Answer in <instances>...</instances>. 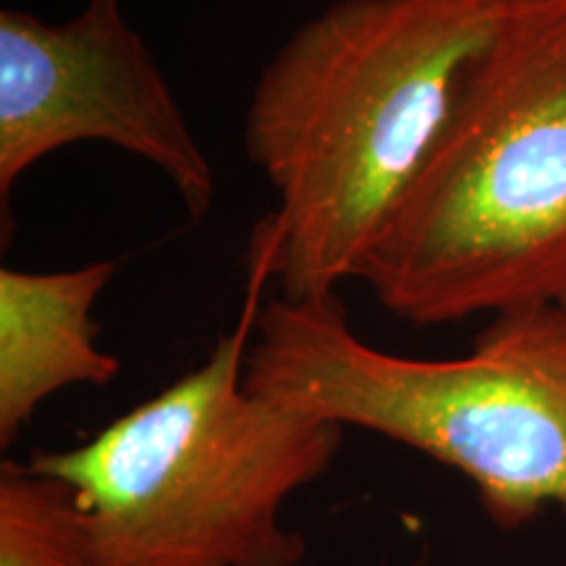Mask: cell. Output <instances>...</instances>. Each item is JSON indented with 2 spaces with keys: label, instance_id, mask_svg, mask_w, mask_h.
Masks as SVG:
<instances>
[{
  "label": "cell",
  "instance_id": "1",
  "mask_svg": "<svg viewBox=\"0 0 566 566\" xmlns=\"http://www.w3.org/2000/svg\"><path fill=\"white\" fill-rule=\"evenodd\" d=\"M514 3L336 0L271 55L244 111V150L279 197L268 221L281 296L315 300L359 279Z\"/></svg>",
  "mask_w": 566,
  "mask_h": 566
},
{
  "label": "cell",
  "instance_id": "2",
  "mask_svg": "<svg viewBox=\"0 0 566 566\" xmlns=\"http://www.w3.org/2000/svg\"><path fill=\"white\" fill-rule=\"evenodd\" d=\"M271 281L265 216L247 254L242 315L205 363L87 443L27 462L74 488L103 566H300L307 556V541L281 512L328 472L344 428L247 386Z\"/></svg>",
  "mask_w": 566,
  "mask_h": 566
},
{
  "label": "cell",
  "instance_id": "3",
  "mask_svg": "<svg viewBox=\"0 0 566 566\" xmlns=\"http://www.w3.org/2000/svg\"><path fill=\"white\" fill-rule=\"evenodd\" d=\"M357 281L415 325L562 300L566 0H516Z\"/></svg>",
  "mask_w": 566,
  "mask_h": 566
},
{
  "label": "cell",
  "instance_id": "4",
  "mask_svg": "<svg viewBox=\"0 0 566 566\" xmlns=\"http://www.w3.org/2000/svg\"><path fill=\"white\" fill-rule=\"evenodd\" d=\"M247 386L296 412L370 430L475 485L493 525L566 512V302L504 310L470 352L420 359L367 344L338 294L263 302Z\"/></svg>",
  "mask_w": 566,
  "mask_h": 566
},
{
  "label": "cell",
  "instance_id": "5",
  "mask_svg": "<svg viewBox=\"0 0 566 566\" xmlns=\"http://www.w3.org/2000/svg\"><path fill=\"white\" fill-rule=\"evenodd\" d=\"M103 142L150 163L200 221L216 174L171 84L122 0H87L74 19L48 24L0 11V197L42 158Z\"/></svg>",
  "mask_w": 566,
  "mask_h": 566
},
{
  "label": "cell",
  "instance_id": "6",
  "mask_svg": "<svg viewBox=\"0 0 566 566\" xmlns=\"http://www.w3.org/2000/svg\"><path fill=\"white\" fill-rule=\"evenodd\" d=\"M116 263L71 271L0 268V443L19 438L34 412L63 388L108 386L122 363L105 352L92 317Z\"/></svg>",
  "mask_w": 566,
  "mask_h": 566
},
{
  "label": "cell",
  "instance_id": "7",
  "mask_svg": "<svg viewBox=\"0 0 566 566\" xmlns=\"http://www.w3.org/2000/svg\"><path fill=\"white\" fill-rule=\"evenodd\" d=\"M0 566H103L80 495L30 464L0 467Z\"/></svg>",
  "mask_w": 566,
  "mask_h": 566
},
{
  "label": "cell",
  "instance_id": "8",
  "mask_svg": "<svg viewBox=\"0 0 566 566\" xmlns=\"http://www.w3.org/2000/svg\"><path fill=\"white\" fill-rule=\"evenodd\" d=\"M562 300H564V302H566V289H564V294H562Z\"/></svg>",
  "mask_w": 566,
  "mask_h": 566
}]
</instances>
